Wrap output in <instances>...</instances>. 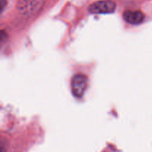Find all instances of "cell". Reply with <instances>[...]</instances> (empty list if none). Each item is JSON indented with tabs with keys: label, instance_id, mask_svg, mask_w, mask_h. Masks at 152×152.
Listing matches in <instances>:
<instances>
[{
	"label": "cell",
	"instance_id": "cell-4",
	"mask_svg": "<svg viewBox=\"0 0 152 152\" xmlns=\"http://www.w3.org/2000/svg\"><path fill=\"white\" fill-rule=\"evenodd\" d=\"M123 18L125 21L132 25H139L143 22V13L140 10H127L123 13Z\"/></svg>",
	"mask_w": 152,
	"mask_h": 152
},
{
	"label": "cell",
	"instance_id": "cell-3",
	"mask_svg": "<svg viewBox=\"0 0 152 152\" xmlns=\"http://www.w3.org/2000/svg\"><path fill=\"white\" fill-rule=\"evenodd\" d=\"M88 86V78L83 74H77L71 80V91L74 96L81 98Z\"/></svg>",
	"mask_w": 152,
	"mask_h": 152
},
{
	"label": "cell",
	"instance_id": "cell-1",
	"mask_svg": "<svg viewBox=\"0 0 152 152\" xmlns=\"http://www.w3.org/2000/svg\"><path fill=\"white\" fill-rule=\"evenodd\" d=\"M42 3V0H19L17 9L24 16H31L39 10Z\"/></svg>",
	"mask_w": 152,
	"mask_h": 152
},
{
	"label": "cell",
	"instance_id": "cell-2",
	"mask_svg": "<svg viewBox=\"0 0 152 152\" xmlns=\"http://www.w3.org/2000/svg\"><path fill=\"white\" fill-rule=\"evenodd\" d=\"M116 10V3L112 0H101L94 2L88 7V11L95 14L111 13Z\"/></svg>",
	"mask_w": 152,
	"mask_h": 152
}]
</instances>
